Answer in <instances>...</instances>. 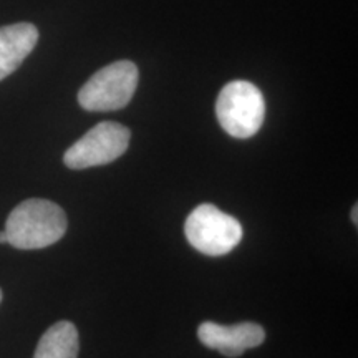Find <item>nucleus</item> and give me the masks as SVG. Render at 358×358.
I'll return each mask as SVG.
<instances>
[{
  "mask_svg": "<svg viewBox=\"0 0 358 358\" xmlns=\"http://www.w3.org/2000/svg\"><path fill=\"white\" fill-rule=\"evenodd\" d=\"M198 337L204 347L216 350L226 357H239L249 348L262 345L266 332L261 325L243 322L232 327L203 322L198 329Z\"/></svg>",
  "mask_w": 358,
  "mask_h": 358,
  "instance_id": "obj_6",
  "label": "nucleus"
},
{
  "mask_svg": "<svg viewBox=\"0 0 358 358\" xmlns=\"http://www.w3.org/2000/svg\"><path fill=\"white\" fill-rule=\"evenodd\" d=\"M129 129L116 122H101L85 133L64 155V163L70 169H87L113 163L127 153Z\"/></svg>",
  "mask_w": 358,
  "mask_h": 358,
  "instance_id": "obj_5",
  "label": "nucleus"
},
{
  "mask_svg": "<svg viewBox=\"0 0 358 358\" xmlns=\"http://www.w3.org/2000/svg\"><path fill=\"white\" fill-rule=\"evenodd\" d=\"M0 302H2V290H0Z\"/></svg>",
  "mask_w": 358,
  "mask_h": 358,
  "instance_id": "obj_11",
  "label": "nucleus"
},
{
  "mask_svg": "<svg viewBox=\"0 0 358 358\" xmlns=\"http://www.w3.org/2000/svg\"><path fill=\"white\" fill-rule=\"evenodd\" d=\"M78 348L77 327L69 320H60L42 335L34 358H77Z\"/></svg>",
  "mask_w": 358,
  "mask_h": 358,
  "instance_id": "obj_8",
  "label": "nucleus"
},
{
  "mask_svg": "<svg viewBox=\"0 0 358 358\" xmlns=\"http://www.w3.org/2000/svg\"><path fill=\"white\" fill-rule=\"evenodd\" d=\"M0 244H7L6 231H0Z\"/></svg>",
  "mask_w": 358,
  "mask_h": 358,
  "instance_id": "obj_10",
  "label": "nucleus"
},
{
  "mask_svg": "<svg viewBox=\"0 0 358 358\" xmlns=\"http://www.w3.org/2000/svg\"><path fill=\"white\" fill-rule=\"evenodd\" d=\"M358 204H355L353 206V209H352V221H353V224H358Z\"/></svg>",
  "mask_w": 358,
  "mask_h": 358,
  "instance_id": "obj_9",
  "label": "nucleus"
},
{
  "mask_svg": "<svg viewBox=\"0 0 358 358\" xmlns=\"http://www.w3.org/2000/svg\"><path fill=\"white\" fill-rule=\"evenodd\" d=\"M216 116L224 131L245 140L254 136L264 123L266 101L256 85L244 80L227 83L219 93Z\"/></svg>",
  "mask_w": 358,
  "mask_h": 358,
  "instance_id": "obj_2",
  "label": "nucleus"
},
{
  "mask_svg": "<svg viewBox=\"0 0 358 358\" xmlns=\"http://www.w3.org/2000/svg\"><path fill=\"white\" fill-rule=\"evenodd\" d=\"M138 69L122 60L98 70L78 92V103L87 111H115L127 106L136 92Z\"/></svg>",
  "mask_w": 358,
  "mask_h": 358,
  "instance_id": "obj_4",
  "label": "nucleus"
},
{
  "mask_svg": "<svg viewBox=\"0 0 358 358\" xmlns=\"http://www.w3.org/2000/svg\"><path fill=\"white\" fill-rule=\"evenodd\" d=\"M38 42V30L32 24L0 27V80L12 75Z\"/></svg>",
  "mask_w": 358,
  "mask_h": 358,
  "instance_id": "obj_7",
  "label": "nucleus"
},
{
  "mask_svg": "<svg viewBox=\"0 0 358 358\" xmlns=\"http://www.w3.org/2000/svg\"><path fill=\"white\" fill-rule=\"evenodd\" d=\"M187 243L206 256H226L243 241V226L213 204H201L186 219Z\"/></svg>",
  "mask_w": 358,
  "mask_h": 358,
  "instance_id": "obj_3",
  "label": "nucleus"
},
{
  "mask_svg": "<svg viewBox=\"0 0 358 358\" xmlns=\"http://www.w3.org/2000/svg\"><path fill=\"white\" fill-rule=\"evenodd\" d=\"M69 221L60 206L48 199H27L8 214L7 244L17 249H43L65 236Z\"/></svg>",
  "mask_w": 358,
  "mask_h": 358,
  "instance_id": "obj_1",
  "label": "nucleus"
}]
</instances>
